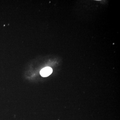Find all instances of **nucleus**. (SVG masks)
Returning a JSON list of instances; mask_svg holds the SVG:
<instances>
[{
	"instance_id": "1",
	"label": "nucleus",
	"mask_w": 120,
	"mask_h": 120,
	"mask_svg": "<svg viewBox=\"0 0 120 120\" xmlns=\"http://www.w3.org/2000/svg\"><path fill=\"white\" fill-rule=\"evenodd\" d=\"M52 72V69L50 67H47L42 69L40 74L42 77H47L51 75Z\"/></svg>"
}]
</instances>
